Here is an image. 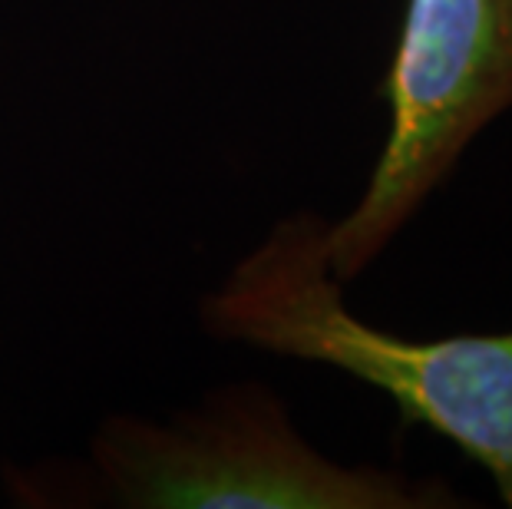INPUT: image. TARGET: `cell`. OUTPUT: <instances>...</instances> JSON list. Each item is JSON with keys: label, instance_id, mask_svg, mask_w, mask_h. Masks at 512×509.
Returning a JSON list of instances; mask_svg holds the SVG:
<instances>
[{"label": "cell", "instance_id": "6da1fadb", "mask_svg": "<svg viewBox=\"0 0 512 509\" xmlns=\"http://www.w3.org/2000/svg\"><path fill=\"white\" fill-rule=\"evenodd\" d=\"M331 219H278L202 298L215 341L318 364L384 394L403 424L427 427L479 463L512 509V331L413 338L361 318L328 252Z\"/></svg>", "mask_w": 512, "mask_h": 509}, {"label": "cell", "instance_id": "7a4b0ae2", "mask_svg": "<svg viewBox=\"0 0 512 509\" xmlns=\"http://www.w3.org/2000/svg\"><path fill=\"white\" fill-rule=\"evenodd\" d=\"M83 493L123 509H460L443 476L341 463L304 437L275 387H215L162 420L116 414L90 437Z\"/></svg>", "mask_w": 512, "mask_h": 509}, {"label": "cell", "instance_id": "3957f363", "mask_svg": "<svg viewBox=\"0 0 512 509\" xmlns=\"http://www.w3.org/2000/svg\"><path fill=\"white\" fill-rule=\"evenodd\" d=\"M387 136L364 192L331 222V268L354 285L512 113V0H407L380 83Z\"/></svg>", "mask_w": 512, "mask_h": 509}]
</instances>
